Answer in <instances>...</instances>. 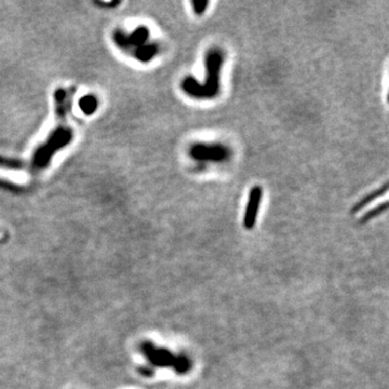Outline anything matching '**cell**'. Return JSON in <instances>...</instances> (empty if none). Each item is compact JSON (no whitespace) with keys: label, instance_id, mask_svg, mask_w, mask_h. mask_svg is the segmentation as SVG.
Instances as JSON below:
<instances>
[{"label":"cell","instance_id":"obj_1","mask_svg":"<svg viewBox=\"0 0 389 389\" xmlns=\"http://www.w3.org/2000/svg\"><path fill=\"white\" fill-rule=\"evenodd\" d=\"M141 351L148 362L158 367H172L177 373H186L191 364L184 356H174L168 349L156 347L151 342H144L141 345Z\"/></svg>","mask_w":389,"mask_h":389},{"label":"cell","instance_id":"obj_2","mask_svg":"<svg viewBox=\"0 0 389 389\" xmlns=\"http://www.w3.org/2000/svg\"><path fill=\"white\" fill-rule=\"evenodd\" d=\"M223 63L222 55L219 52L211 51L207 55L208 78L204 86H199V97H213L218 92V76L219 69Z\"/></svg>","mask_w":389,"mask_h":389},{"label":"cell","instance_id":"obj_3","mask_svg":"<svg viewBox=\"0 0 389 389\" xmlns=\"http://www.w3.org/2000/svg\"><path fill=\"white\" fill-rule=\"evenodd\" d=\"M263 197V188L261 186H255L251 189L250 195H249V201L247 204L243 225L245 229H252L256 222V216L259 203L262 201Z\"/></svg>","mask_w":389,"mask_h":389},{"label":"cell","instance_id":"obj_4","mask_svg":"<svg viewBox=\"0 0 389 389\" xmlns=\"http://www.w3.org/2000/svg\"><path fill=\"white\" fill-rule=\"evenodd\" d=\"M387 189H388V185H387V183H385L382 187L377 188L376 191L372 192L371 194H368L366 197H364V198L362 199V200H360V201H359L357 204H355V206L353 207V209H352V213L354 214V213H357V212H359L360 210H362V209H363L365 206H367L368 203H371L372 201H374L376 198L381 197V196H383L384 194H386V193H387Z\"/></svg>","mask_w":389,"mask_h":389},{"label":"cell","instance_id":"obj_5","mask_svg":"<svg viewBox=\"0 0 389 389\" xmlns=\"http://www.w3.org/2000/svg\"><path fill=\"white\" fill-rule=\"evenodd\" d=\"M387 210V202H384L383 204H380L375 207L374 209H372V210L368 211L364 216H362V218L360 219V223H366L368 221H371L372 218L378 216L380 214H382L383 212H385Z\"/></svg>","mask_w":389,"mask_h":389},{"label":"cell","instance_id":"obj_6","mask_svg":"<svg viewBox=\"0 0 389 389\" xmlns=\"http://www.w3.org/2000/svg\"><path fill=\"white\" fill-rule=\"evenodd\" d=\"M81 107L84 111L88 114L93 112V109L96 107V101L92 96L85 97L81 101Z\"/></svg>","mask_w":389,"mask_h":389},{"label":"cell","instance_id":"obj_7","mask_svg":"<svg viewBox=\"0 0 389 389\" xmlns=\"http://www.w3.org/2000/svg\"><path fill=\"white\" fill-rule=\"evenodd\" d=\"M192 4H193V7H194V12L197 15L203 14L206 12L207 7L209 6V2H207V0H204V2H199V0H194V2H192Z\"/></svg>","mask_w":389,"mask_h":389}]
</instances>
